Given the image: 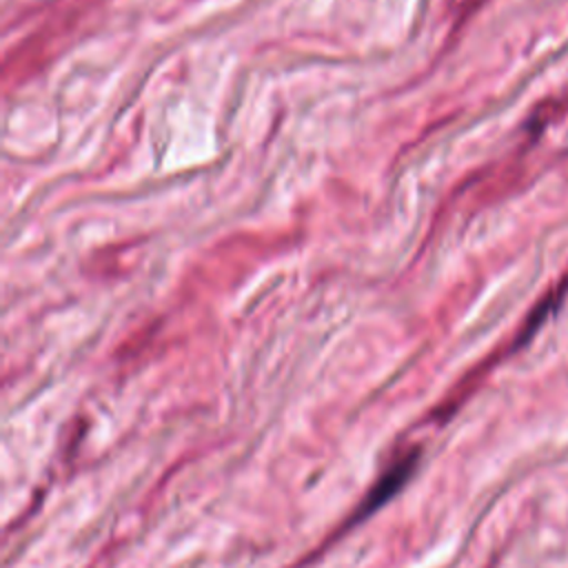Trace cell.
Wrapping results in <instances>:
<instances>
[{
	"label": "cell",
	"instance_id": "1",
	"mask_svg": "<svg viewBox=\"0 0 568 568\" xmlns=\"http://www.w3.org/2000/svg\"><path fill=\"white\" fill-rule=\"evenodd\" d=\"M413 466H415V457H406V459H402L388 475H384L382 481L375 486V490H373V493L368 495V499H366V513L375 510V508L382 506L393 493H397V490L402 488V484L408 479Z\"/></svg>",
	"mask_w": 568,
	"mask_h": 568
}]
</instances>
